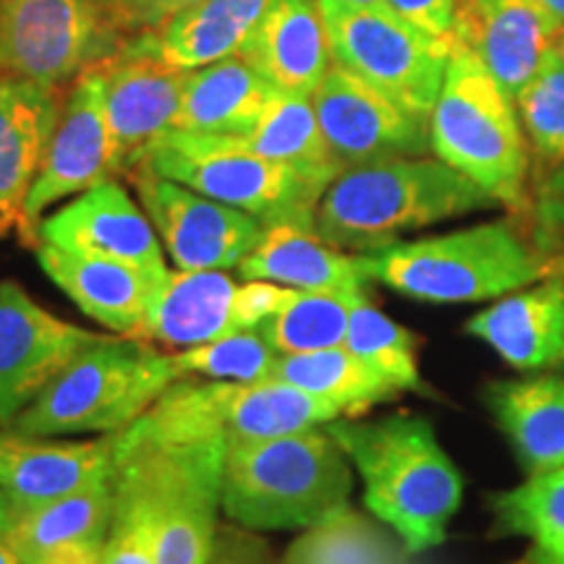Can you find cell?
<instances>
[{
	"label": "cell",
	"mask_w": 564,
	"mask_h": 564,
	"mask_svg": "<svg viewBox=\"0 0 564 564\" xmlns=\"http://www.w3.org/2000/svg\"><path fill=\"white\" fill-rule=\"evenodd\" d=\"M324 429L356 465L366 510L403 541L408 554L444 544L463 502V478L432 423L398 413L379 421L335 419Z\"/></svg>",
	"instance_id": "1"
},
{
	"label": "cell",
	"mask_w": 564,
	"mask_h": 564,
	"mask_svg": "<svg viewBox=\"0 0 564 564\" xmlns=\"http://www.w3.org/2000/svg\"><path fill=\"white\" fill-rule=\"evenodd\" d=\"M497 207L478 183L440 158H405L350 167L316 207L314 230L345 253H369L429 225Z\"/></svg>",
	"instance_id": "2"
},
{
	"label": "cell",
	"mask_w": 564,
	"mask_h": 564,
	"mask_svg": "<svg viewBox=\"0 0 564 564\" xmlns=\"http://www.w3.org/2000/svg\"><path fill=\"white\" fill-rule=\"evenodd\" d=\"M223 442L154 440L131 423L116 434L112 505L152 520L158 564H204L223 510Z\"/></svg>",
	"instance_id": "3"
},
{
	"label": "cell",
	"mask_w": 564,
	"mask_h": 564,
	"mask_svg": "<svg viewBox=\"0 0 564 564\" xmlns=\"http://www.w3.org/2000/svg\"><path fill=\"white\" fill-rule=\"evenodd\" d=\"M350 460L327 429L225 449L223 512L246 531L312 528L348 507Z\"/></svg>",
	"instance_id": "4"
},
{
	"label": "cell",
	"mask_w": 564,
	"mask_h": 564,
	"mask_svg": "<svg viewBox=\"0 0 564 564\" xmlns=\"http://www.w3.org/2000/svg\"><path fill=\"white\" fill-rule=\"evenodd\" d=\"M358 257L371 282L423 303L502 299L549 278L531 241L507 220L398 241Z\"/></svg>",
	"instance_id": "5"
},
{
	"label": "cell",
	"mask_w": 564,
	"mask_h": 564,
	"mask_svg": "<svg viewBox=\"0 0 564 564\" xmlns=\"http://www.w3.org/2000/svg\"><path fill=\"white\" fill-rule=\"evenodd\" d=\"M429 133L434 158L468 175L502 207L528 209L531 158L518 108L463 42L453 40Z\"/></svg>",
	"instance_id": "6"
},
{
	"label": "cell",
	"mask_w": 564,
	"mask_h": 564,
	"mask_svg": "<svg viewBox=\"0 0 564 564\" xmlns=\"http://www.w3.org/2000/svg\"><path fill=\"white\" fill-rule=\"evenodd\" d=\"M178 373L171 352L141 337H100L13 421L24 436L121 434Z\"/></svg>",
	"instance_id": "7"
},
{
	"label": "cell",
	"mask_w": 564,
	"mask_h": 564,
	"mask_svg": "<svg viewBox=\"0 0 564 564\" xmlns=\"http://www.w3.org/2000/svg\"><path fill=\"white\" fill-rule=\"evenodd\" d=\"M137 167L249 212L264 223V228L288 223L314 230L316 207L327 192V186L306 178L291 165L251 152L241 137L217 133H162Z\"/></svg>",
	"instance_id": "8"
},
{
	"label": "cell",
	"mask_w": 564,
	"mask_h": 564,
	"mask_svg": "<svg viewBox=\"0 0 564 564\" xmlns=\"http://www.w3.org/2000/svg\"><path fill=\"white\" fill-rule=\"evenodd\" d=\"M343 419L335 405L291 384L175 379L133 426L165 442H223L225 447L308 432Z\"/></svg>",
	"instance_id": "9"
},
{
	"label": "cell",
	"mask_w": 564,
	"mask_h": 564,
	"mask_svg": "<svg viewBox=\"0 0 564 564\" xmlns=\"http://www.w3.org/2000/svg\"><path fill=\"white\" fill-rule=\"evenodd\" d=\"M324 21L337 66L361 76L423 121L432 118L453 40L419 30L384 3L324 13Z\"/></svg>",
	"instance_id": "10"
},
{
	"label": "cell",
	"mask_w": 564,
	"mask_h": 564,
	"mask_svg": "<svg viewBox=\"0 0 564 564\" xmlns=\"http://www.w3.org/2000/svg\"><path fill=\"white\" fill-rule=\"evenodd\" d=\"M97 0H0L6 74L63 89L118 51Z\"/></svg>",
	"instance_id": "11"
},
{
	"label": "cell",
	"mask_w": 564,
	"mask_h": 564,
	"mask_svg": "<svg viewBox=\"0 0 564 564\" xmlns=\"http://www.w3.org/2000/svg\"><path fill=\"white\" fill-rule=\"evenodd\" d=\"M133 192L178 270H232L264 236V223L194 188L137 167Z\"/></svg>",
	"instance_id": "12"
},
{
	"label": "cell",
	"mask_w": 564,
	"mask_h": 564,
	"mask_svg": "<svg viewBox=\"0 0 564 564\" xmlns=\"http://www.w3.org/2000/svg\"><path fill=\"white\" fill-rule=\"evenodd\" d=\"M108 178H116V171H112L108 116H105V68L100 63L84 70L63 97L37 178L24 202V215L17 230L21 241L37 249L42 212Z\"/></svg>",
	"instance_id": "13"
},
{
	"label": "cell",
	"mask_w": 564,
	"mask_h": 564,
	"mask_svg": "<svg viewBox=\"0 0 564 564\" xmlns=\"http://www.w3.org/2000/svg\"><path fill=\"white\" fill-rule=\"evenodd\" d=\"M312 102L343 173L432 152L429 121L400 108L392 97L337 63L316 87Z\"/></svg>",
	"instance_id": "14"
},
{
	"label": "cell",
	"mask_w": 564,
	"mask_h": 564,
	"mask_svg": "<svg viewBox=\"0 0 564 564\" xmlns=\"http://www.w3.org/2000/svg\"><path fill=\"white\" fill-rule=\"evenodd\" d=\"M100 337L45 312L19 282H0V429H11Z\"/></svg>",
	"instance_id": "15"
},
{
	"label": "cell",
	"mask_w": 564,
	"mask_h": 564,
	"mask_svg": "<svg viewBox=\"0 0 564 564\" xmlns=\"http://www.w3.org/2000/svg\"><path fill=\"white\" fill-rule=\"evenodd\" d=\"M37 243L110 259L154 278L171 272L144 207H139L116 178L97 183L55 215L40 220Z\"/></svg>",
	"instance_id": "16"
},
{
	"label": "cell",
	"mask_w": 564,
	"mask_h": 564,
	"mask_svg": "<svg viewBox=\"0 0 564 564\" xmlns=\"http://www.w3.org/2000/svg\"><path fill=\"white\" fill-rule=\"evenodd\" d=\"M105 68V116L116 175H129L162 133L173 129L192 70L112 55Z\"/></svg>",
	"instance_id": "17"
},
{
	"label": "cell",
	"mask_w": 564,
	"mask_h": 564,
	"mask_svg": "<svg viewBox=\"0 0 564 564\" xmlns=\"http://www.w3.org/2000/svg\"><path fill=\"white\" fill-rule=\"evenodd\" d=\"M116 434L95 442H47V436L0 434V494L9 512L34 510L112 478Z\"/></svg>",
	"instance_id": "18"
},
{
	"label": "cell",
	"mask_w": 564,
	"mask_h": 564,
	"mask_svg": "<svg viewBox=\"0 0 564 564\" xmlns=\"http://www.w3.org/2000/svg\"><path fill=\"white\" fill-rule=\"evenodd\" d=\"M554 34L539 0H463L453 40L470 47L514 100L544 66Z\"/></svg>",
	"instance_id": "19"
},
{
	"label": "cell",
	"mask_w": 564,
	"mask_h": 564,
	"mask_svg": "<svg viewBox=\"0 0 564 564\" xmlns=\"http://www.w3.org/2000/svg\"><path fill=\"white\" fill-rule=\"evenodd\" d=\"M270 0H204L154 30L118 42L116 55L196 70L243 51Z\"/></svg>",
	"instance_id": "20"
},
{
	"label": "cell",
	"mask_w": 564,
	"mask_h": 564,
	"mask_svg": "<svg viewBox=\"0 0 564 564\" xmlns=\"http://www.w3.org/2000/svg\"><path fill=\"white\" fill-rule=\"evenodd\" d=\"M238 55L274 89L312 97L335 66L319 0H270Z\"/></svg>",
	"instance_id": "21"
},
{
	"label": "cell",
	"mask_w": 564,
	"mask_h": 564,
	"mask_svg": "<svg viewBox=\"0 0 564 564\" xmlns=\"http://www.w3.org/2000/svg\"><path fill=\"white\" fill-rule=\"evenodd\" d=\"M518 371H552L564 366V280L549 278L507 293L465 324Z\"/></svg>",
	"instance_id": "22"
},
{
	"label": "cell",
	"mask_w": 564,
	"mask_h": 564,
	"mask_svg": "<svg viewBox=\"0 0 564 564\" xmlns=\"http://www.w3.org/2000/svg\"><path fill=\"white\" fill-rule=\"evenodd\" d=\"M34 253H37L42 272L89 319L102 324L116 335L137 337L141 324H144L154 288L165 280L133 270V267L110 262V259L58 249L53 243H37Z\"/></svg>",
	"instance_id": "23"
},
{
	"label": "cell",
	"mask_w": 564,
	"mask_h": 564,
	"mask_svg": "<svg viewBox=\"0 0 564 564\" xmlns=\"http://www.w3.org/2000/svg\"><path fill=\"white\" fill-rule=\"evenodd\" d=\"M238 285L225 270H175L154 288L137 337L173 352L238 333L232 301Z\"/></svg>",
	"instance_id": "24"
},
{
	"label": "cell",
	"mask_w": 564,
	"mask_h": 564,
	"mask_svg": "<svg viewBox=\"0 0 564 564\" xmlns=\"http://www.w3.org/2000/svg\"><path fill=\"white\" fill-rule=\"evenodd\" d=\"M61 89L6 74L0 79V215L19 230L24 202L61 112Z\"/></svg>",
	"instance_id": "25"
},
{
	"label": "cell",
	"mask_w": 564,
	"mask_h": 564,
	"mask_svg": "<svg viewBox=\"0 0 564 564\" xmlns=\"http://www.w3.org/2000/svg\"><path fill=\"white\" fill-rule=\"evenodd\" d=\"M246 280H270L293 291L369 299L371 280L358 253H345L299 225H270L262 241L236 267Z\"/></svg>",
	"instance_id": "26"
},
{
	"label": "cell",
	"mask_w": 564,
	"mask_h": 564,
	"mask_svg": "<svg viewBox=\"0 0 564 564\" xmlns=\"http://www.w3.org/2000/svg\"><path fill=\"white\" fill-rule=\"evenodd\" d=\"M280 95L249 61L230 55L192 70L171 131L246 137L262 123Z\"/></svg>",
	"instance_id": "27"
},
{
	"label": "cell",
	"mask_w": 564,
	"mask_h": 564,
	"mask_svg": "<svg viewBox=\"0 0 564 564\" xmlns=\"http://www.w3.org/2000/svg\"><path fill=\"white\" fill-rule=\"evenodd\" d=\"M112 523V478L68 494L34 510L9 512L3 535L21 564H42L51 556L84 546H102Z\"/></svg>",
	"instance_id": "28"
},
{
	"label": "cell",
	"mask_w": 564,
	"mask_h": 564,
	"mask_svg": "<svg viewBox=\"0 0 564 564\" xmlns=\"http://www.w3.org/2000/svg\"><path fill=\"white\" fill-rule=\"evenodd\" d=\"M486 405L497 419L528 476L564 468V379L531 377L494 382Z\"/></svg>",
	"instance_id": "29"
},
{
	"label": "cell",
	"mask_w": 564,
	"mask_h": 564,
	"mask_svg": "<svg viewBox=\"0 0 564 564\" xmlns=\"http://www.w3.org/2000/svg\"><path fill=\"white\" fill-rule=\"evenodd\" d=\"M270 382L291 384L295 390L314 394L324 403L335 405L343 419H356L369 408L403 392L392 379L352 356L345 345L301 352V356H280Z\"/></svg>",
	"instance_id": "30"
},
{
	"label": "cell",
	"mask_w": 564,
	"mask_h": 564,
	"mask_svg": "<svg viewBox=\"0 0 564 564\" xmlns=\"http://www.w3.org/2000/svg\"><path fill=\"white\" fill-rule=\"evenodd\" d=\"M489 505L494 539H528L514 564H554L564 554V468L528 476Z\"/></svg>",
	"instance_id": "31"
},
{
	"label": "cell",
	"mask_w": 564,
	"mask_h": 564,
	"mask_svg": "<svg viewBox=\"0 0 564 564\" xmlns=\"http://www.w3.org/2000/svg\"><path fill=\"white\" fill-rule=\"evenodd\" d=\"M241 141L251 152L291 165L293 171L327 188L343 173V167L329 152L327 139H324L312 97L306 95L282 91L278 102L262 118V123L241 137Z\"/></svg>",
	"instance_id": "32"
},
{
	"label": "cell",
	"mask_w": 564,
	"mask_h": 564,
	"mask_svg": "<svg viewBox=\"0 0 564 564\" xmlns=\"http://www.w3.org/2000/svg\"><path fill=\"white\" fill-rule=\"evenodd\" d=\"M408 556L403 541L387 525L345 507L306 528L282 564H408Z\"/></svg>",
	"instance_id": "33"
},
{
	"label": "cell",
	"mask_w": 564,
	"mask_h": 564,
	"mask_svg": "<svg viewBox=\"0 0 564 564\" xmlns=\"http://www.w3.org/2000/svg\"><path fill=\"white\" fill-rule=\"evenodd\" d=\"M356 295L293 291L272 319L257 329L278 356H301L345 343Z\"/></svg>",
	"instance_id": "34"
},
{
	"label": "cell",
	"mask_w": 564,
	"mask_h": 564,
	"mask_svg": "<svg viewBox=\"0 0 564 564\" xmlns=\"http://www.w3.org/2000/svg\"><path fill=\"white\" fill-rule=\"evenodd\" d=\"M343 345L352 356L392 379L403 392H426L419 371V356H415V337L384 312H379L369 299L352 306Z\"/></svg>",
	"instance_id": "35"
},
{
	"label": "cell",
	"mask_w": 564,
	"mask_h": 564,
	"mask_svg": "<svg viewBox=\"0 0 564 564\" xmlns=\"http://www.w3.org/2000/svg\"><path fill=\"white\" fill-rule=\"evenodd\" d=\"M171 358L178 379L262 384L270 382L280 356L257 329H238L199 348L171 352Z\"/></svg>",
	"instance_id": "36"
},
{
	"label": "cell",
	"mask_w": 564,
	"mask_h": 564,
	"mask_svg": "<svg viewBox=\"0 0 564 564\" xmlns=\"http://www.w3.org/2000/svg\"><path fill=\"white\" fill-rule=\"evenodd\" d=\"M514 108L533 152L549 167L564 162V61L554 51L514 97Z\"/></svg>",
	"instance_id": "37"
},
{
	"label": "cell",
	"mask_w": 564,
	"mask_h": 564,
	"mask_svg": "<svg viewBox=\"0 0 564 564\" xmlns=\"http://www.w3.org/2000/svg\"><path fill=\"white\" fill-rule=\"evenodd\" d=\"M528 241L546 267V274L564 280V162L552 165L535 186Z\"/></svg>",
	"instance_id": "38"
},
{
	"label": "cell",
	"mask_w": 564,
	"mask_h": 564,
	"mask_svg": "<svg viewBox=\"0 0 564 564\" xmlns=\"http://www.w3.org/2000/svg\"><path fill=\"white\" fill-rule=\"evenodd\" d=\"M102 564H158V531L147 514L112 505Z\"/></svg>",
	"instance_id": "39"
},
{
	"label": "cell",
	"mask_w": 564,
	"mask_h": 564,
	"mask_svg": "<svg viewBox=\"0 0 564 564\" xmlns=\"http://www.w3.org/2000/svg\"><path fill=\"white\" fill-rule=\"evenodd\" d=\"M293 288L278 285L270 280H249L238 288L232 301V324L236 329H259L267 319L280 312L282 303L291 299Z\"/></svg>",
	"instance_id": "40"
},
{
	"label": "cell",
	"mask_w": 564,
	"mask_h": 564,
	"mask_svg": "<svg viewBox=\"0 0 564 564\" xmlns=\"http://www.w3.org/2000/svg\"><path fill=\"white\" fill-rule=\"evenodd\" d=\"M196 3H204V0H126L116 9L105 11V17L116 34H139L165 24L175 13L192 9Z\"/></svg>",
	"instance_id": "41"
},
{
	"label": "cell",
	"mask_w": 564,
	"mask_h": 564,
	"mask_svg": "<svg viewBox=\"0 0 564 564\" xmlns=\"http://www.w3.org/2000/svg\"><path fill=\"white\" fill-rule=\"evenodd\" d=\"M460 3L463 0H384L398 17L442 40H453Z\"/></svg>",
	"instance_id": "42"
},
{
	"label": "cell",
	"mask_w": 564,
	"mask_h": 564,
	"mask_svg": "<svg viewBox=\"0 0 564 564\" xmlns=\"http://www.w3.org/2000/svg\"><path fill=\"white\" fill-rule=\"evenodd\" d=\"M204 564H274L270 546L253 533L238 528H223L215 535V544Z\"/></svg>",
	"instance_id": "43"
},
{
	"label": "cell",
	"mask_w": 564,
	"mask_h": 564,
	"mask_svg": "<svg viewBox=\"0 0 564 564\" xmlns=\"http://www.w3.org/2000/svg\"><path fill=\"white\" fill-rule=\"evenodd\" d=\"M102 546L74 549V552H63L58 556H51V560L42 562V564H102Z\"/></svg>",
	"instance_id": "44"
},
{
	"label": "cell",
	"mask_w": 564,
	"mask_h": 564,
	"mask_svg": "<svg viewBox=\"0 0 564 564\" xmlns=\"http://www.w3.org/2000/svg\"><path fill=\"white\" fill-rule=\"evenodd\" d=\"M384 0H319L322 13H335V11H361L373 9V6H382Z\"/></svg>",
	"instance_id": "45"
},
{
	"label": "cell",
	"mask_w": 564,
	"mask_h": 564,
	"mask_svg": "<svg viewBox=\"0 0 564 564\" xmlns=\"http://www.w3.org/2000/svg\"><path fill=\"white\" fill-rule=\"evenodd\" d=\"M539 3L544 6V11L552 17L556 30H562L564 26V0H539Z\"/></svg>",
	"instance_id": "46"
},
{
	"label": "cell",
	"mask_w": 564,
	"mask_h": 564,
	"mask_svg": "<svg viewBox=\"0 0 564 564\" xmlns=\"http://www.w3.org/2000/svg\"><path fill=\"white\" fill-rule=\"evenodd\" d=\"M0 564H21V560L17 556V552L9 546V541L0 535Z\"/></svg>",
	"instance_id": "47"
},
{
	"label": "cell",
	"mask_w": 564,
	"mask_h": 564,
	"mask_svg": "<svg viewBox=\"0 0 564 564\" xmlns=\"http://www.w3.org/2000/svg\"><path fill=\"white\" fill-rule=\"evenodd\" d=\"M552 51H554L556 55H560V58L564 61V26H562V30H556V34H554Z\"/></svg>",
	"instance_id": "48"
},
{
	"label": "cell",
	"mask_w": 564,
	"mask_h": 564,
	"mask_svg": "<svg viewBox=\"0 0 564 564\" xmlns=\"http://www.w3.org/2000/svg\"><path fill=\"white\" fill-rule=\"evenodd\" d=\"M6 520H9V505H6V499H3V494H0V531H3V525H6Z\"/></svg>",
	"instance_id": "49"
},
{
	"label": "cell",
	"mask_w": 564,
	"mask_h": 564,
	"mask_svg": "<svg viewBox=\"0 0 564 564\" xmlns=\"http://www.w3.org/2000/svg\"><path fill=\"white\" fill-rule=\"evenodd\" d=\"M97 3H100L105 11H110V9H116V6H121V3H126V0H97Z\"/></svg>",
	"instance_id": "50"
},
{
	"label": "cell",
	"mask_w": 564,
	"mask_h": 564,
	"mask_svg": "<svg viewBox=\"0 0 564 564\" xmlns=\"http://www.w3.org/2000/svg\"><path fill=\"white\" fill-rule=\"evenodd\" d=\"M11 230V225H9V220H6V217L3 215H0V238H3L6 236V232H9Z\"/></svg>",
	"instance_id": "51"
},
{
	"label": "cell",
	"mask_w": 564,
	"mask_h": 564,
	"mask_svg": "<svg viewBox=\"0 0 564 564\" xmlns=\"http://www.w3.org/2000/svg\"><path fill=\"white\" fill-rule=\"evenodd\" d=\"M6 76V66H3V53H0V79Z\"/></svg>",
	"instance_id": "52"
},
{
	"label": "cell",
	"mask_w": 564,
	"mask_h": 564,
	"mask_svg": "<svg viewBox=\"0 0 564 564\" xmlns=\"http://www.w3.org/2000/svg\"><path fill=\"white\" fill-rule=\"evenodd\" d=\"M554 564H564V554H562V556H560V560H556Z\"/></svg>",
	"instance_id": "53"
}]
</instances>
